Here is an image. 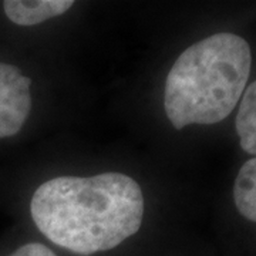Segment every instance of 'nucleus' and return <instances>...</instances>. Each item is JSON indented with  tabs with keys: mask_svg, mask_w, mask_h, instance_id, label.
I'll return each instance as SVG.
<instances>
[{
	"mask_svg": "<svg viewBox=\"0 0 256 256\" xmlns=\"http://www.w3.org/2000/svg\"><path fill=\"white\" fill-rule=\"evenodd\" d=\"M32 78L14 64L0 62V140L14 137L32 110Z\"/></svg>",
	"mask_w": 256,
	"mask_h": 256,
	"instance_id": "3",
	"label": "nucleus"
},
{
	"mask_svg": "<svg viewBox=\"0 0 256 256\" xmlns=\"http://www.w3.org/2000/svg\"><path fill=\"white\" fill-rule=\"evenodd\" d=\"M30 214L48 240L88 256L110 250L137 234L144 196L136 180L120 172L57 176L37 186Z\"/></svg>",
	"mask_w": 256,
	"mask_h": 256,
	"instance_id": "1",
	"label": "nucleus"
},
{
	"mask_svg": "<svg viewBox=\"0 0 256 256\" xmlns=\"http://www.w3.org/2000/svg\"><path fill=\"white\" fill-rule=\"evenodd\" d=\"M250 66V47L234 33H216L188 47L165 80V114L174 128L226 118L245 92Z\"/></svg>",
	"mask_w": 256,
	"mask_h": 256,
	"instance_id": "2",
	"label": "nucleus"
},
{
	"mask_svg": "<svg viewBox=\"0 0 256 256\" xmlns=\"http://www.w3.org/2000/svg\"><path fill=\"white\" fill-rule=\"evenodd\" d=\"M234 201L242 216L256 222V156L240 166L234 185Z\"/></svg>",
	"mask_w": 256,
	"mask_h": 256,
	"instance_id": "5",
	"label": "nucleus"
},
{
	"mask_svg": "<svg viewBox=\"0 0 256 256\" xmlns=\"http://www.w3.org/2000/svg\"><path fill=\"white\" fill-rule=\"evenodd\" d=\"M73 0H6L4 16L18 26H36L72 9Z\"/></svg>",
	"mask_w": 256,
	"mask_h": 256,
	"instance_id": "4",
	"label": "nucleus"
},
{
	"mask_svg": "<svg viewBox=\"0 0 256 256\" xmlns=\"http://www.w3.org/2000/svg\"><path fill=\"white\" fill-rule=\"evenodd\" d=\"M9 256H57L52 250L48 249L46 245L43 244H37V242H32V244H26L18 248L13 254Z\"/></svg>",
	"mask_w": 256,
	"mask_h": 256,
	"instance_id": "7",
	"label": "nucleus"
},
{
	"mask_svg": "<svg viewBox=\"0 0 256 256\" xmlns=\"http://www.w3.org/2000/svg\"><path fill=\"white\" fill-rule=\"evenodd\" d=\"M235 126L242 150L256 156V82L242 94Z\"/></svg>",
	"mask_w": 256,
	"mask_h": 256,
	"instance_id": "6",
	"label": "nucleus"
}]
</instances>
